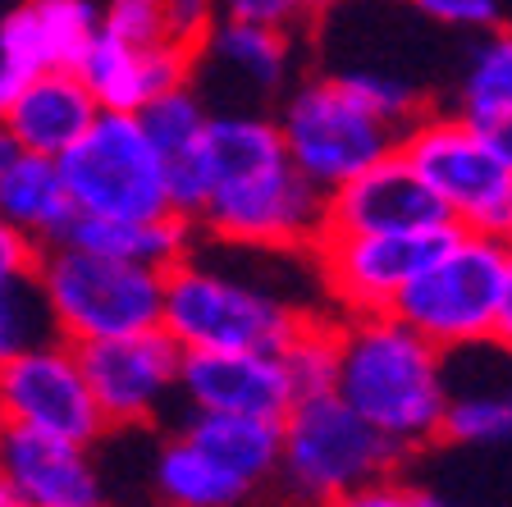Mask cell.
<instances>
[{
	"instance_id": "6da1fadb",
	"label": "cell",
	"mask_w": 512,
	"mask_h": 507,
	"mask_svg": "<svg viewBox=\"0 0 512 507\" xmlns=\"http://www.w3.org/2000/svg\"><path fill=\"white\" fill-rule=\"evenodd\" d=\"M206 201L197 229L238 252H311L325 233V192L298 174L266 110H220L202 133Z\"/></svg>"
},
{
	"instance_id": "7a4b0ae2",
	"label": "cell",
	"mask_w": 512,
	"mask_h": 507,
	"mask_svg": "<svg viewBox=\"0 0 512 507\" xmlns=\"http://www.w3.org/2000/svg\"><path fill=\"white\" fill-rule=\"evenodd\" d=\"M334 393L357 416L416 453L444 434L448 357L394 311L334 320Z\"/></svg>"
},
{
	"instance_id": "3957f363",
	"label": "cell",
	"mask_w": 512,
	"mask_h": 507,
	"mask_svg": "<svg viewBox=\"0 0 512 507\" xmlns=\"http://www.w3.org/2000/svg\"><path fill=\"white\" fill-rule=\"evenodd\" d=\"M311 316L316 311L288 302L279 288L197 252L165 270L160 329L183 352H284Z\"/></svg>"
},
{
	"instance_id": "277c9868",
	"label": "cell",
	"mask_w": 512,
	"mask_h": 507,
	"mask_svg": "<svg viewBox=\"0 0 512 507\" xmlns=\"http://www.w3.org/2000/svg\"><path fill=\"white\" fill-rule=\"evenodd\" d=\"M279 471L275 485L298 507H330L339 494L380 476H398L407 448L357 416L339 393L298 398L279 421Z\"/></svg>"
},
{
	"instance_id": "5b68a950",
	"label": "cell",
	"mask_w": 512,
	"mask_h": 507,
	"mask_svg": "<svg viewBox=\"0 0 512 507\" xmlns=\"http://www.w3.org/2000/svg\"><path fill=\"white\" fill-rule=\"evenodd\" d=\"M32 284H37V297L51 320V334L74 348L160 329V311H165V270L110 261V256L69 243L37 252Z\"/></svg>"
},
{
	"instance_id": "8992f818",
	"label": "cell",
	"mask_w": 512,
	"mask_h": 507,
	"mask_svg": "<svg viewBox=\"0 0 512 507\" xmlns=\"http://www.w3.org/2000/svg\"><path fill=\"white\" fill-rule=\"evenodd\" d=\"M508 256L512 247L499 238L453 229V238L407 279L394 302V316L407 320L421 338H430L439 352L485 343L499 316Z\"/></svg>"
},
{
	"instance_id": "52a82bcc",
	"label": "cell",
	"mask_w": 512,
	"mask_h": 507,
	"mask_svg": "<svg viewBox=\"0 0 512 507\" xmlns=\"http://www.w3.org/2000/svg\"><path fill=\"white\" fill-rule=\"evenodd\" d=\"M275 124L288 160L320 192H334L352 174L371 169L375 160L394 156L403 142V128L362 106L339 74H311L293 83L279 96Z\"/></svg>"
},
{
	"instance_id": "ba28073f",
	"label": "cell",
	"mask_w": 512,
	"mask_h": 507,
	"mask_svg": "<svg viewBox=\"0 0 512 507\" xmlns=\"http://www.w3.org/2000/svg\"><path fill=\"white\" fill-rule=\"evenodd\" d=\"M398 151L435 188L458 229L485 233L512 247V169L462 110L444 115L430 106L403 133Z\"/></svg>"
},
{
	"instance_id": "9c48e42d",
	"label": "cell",
	"mask_w": 512,
	"mask_h": 507,
	"mask_svg": "<svg viewBox=\"0 0 512 507\" xmlns=\"http://www.w3.org/2000/svg\"><path fill=\"white\" fill-rule=\"evenodd\" d=\"M60 174L74 197V211L106 220H156L170 215L165 160L151 147L133 110H101L87 133L64 151Z\"/></svg>"
},
{
	"instance_id": "30bf717a",
	"label": "cell",
	"mask_w": 512,
	"mask_h": 507,
	"mask_svg": "<svg viewBox=\"0 0 512 507\" xmlns=\"http://www.w3.org/2000/svg\"><path fill=\"white\" fill-rule=\"evenodd\" d=\"M0 425L42 430L83 448L106 434V416L92 398L74 343L46 334L42 343L0 361Z\"/></svg>"
},
{
	"instance_id": "8fae6325",
	"label": "cell",
	"mask_w": 512,
	"mask_h": 507,
	"mask_svg": "<svg viewBox=\"0 0 512 507\" xmlns=\"http://www.w3.org/2000/svg\"><path fill=\"white\" fill-rule=\"evenodd\" d=\"M453 229L458 224L416 233H325L311 256L339 316H371L394 311L407 279L453 238Z\"/></svg>"
},
{
	"instance_id": "7c38bea8",
	"label": "cell",
	"mask_w": 512,
	"mask_h": 507,
	"mask_svg": "<svg viewBox=\"0 0 512 507\" xmlns=\"http://www.w3.org/2000/svg\"><path fill=\"white\" fill-rule=\"evenodd\" d=\"M92 398L106 416V430H138L151 425L179 398V361L183 348L165 329L119 334L78 348Z\"/></svg>"
},
{
	"instance_id": "4fadbf2b",
	"label": "cell",
	"mask_w": 512,
	"mask_h": 507,
	"mask_svg": "<svg viewBox=\"0 0 512 507\" xmlns=\"http://www.w3.org/2000/svg\"><path fill=\"white\" fill-rule=\"evenodd\" d=\"M293 78V32L261 23L215 19L192 51V87L206 106L220 110H266V101L288 92Z\"/></svg>"
},
{
	"instance_id": "5bb4252c",
	"label": "cell",
	"mask_w": 512,
	"mask_h": 507,
	"mask_svg": "<svg viewBox=\"0 0 512 507\" xmlns=\"http://www.w3.org/2000/svg\"><path fill=\"white\" fill-rule=\"evenodd\" d=\"M448 224H453L448 206L403 151L375 160L371 169L325 192V233H416L448 229Z\"/></svg>"
},
{
	"instance_id": "9a60e30c",
	"label": "cell",
	"mask_w": 512,
	"mask_h": 507,
	"mask_svg": "<svg viewBox=\"0 0 512 507\" xmlns=\"http://www.w3.org/2000/svg\"><path fill=\"white\" fill-rule=\"evenodd\" d=\"M0 480L19 507H106L92 448L0 425Z\"/></svg>"
},
{
	"instance_id": "2e32d148",
	"label": "cell",
	"mask_w": 512,
	"mask_h": 507,
	"mask_svg": "<svg viewBox=\"0 0 512 507\" xmlns=\"http://www.w3.org/2000/svg\"><path fill=\"white\" fill-rule=\"evenodd\" d=\"M179 402L188 412H243L284 421L298 393L279 352H183Z\"/></svg>"
},
{
	"instance_id": "e0dca14e",
	"label": "cell",
	"mask_w": 512,
	"mask_h": 507,
	"mask_svg": "<svg viewBox=\"0 0 512 507\" xmlns=\"http://www.w3.org/2000/svg\"><path fill=\"white\" fill-rule=\"evenodd\" d=\"M74 74L83 78V87L96 96L101 110H138L151 96L192 83V46L160 42L142 51L110 32H96L83 60L74 64Z\"/></svg>"
},
{
	"instance_id": "ac0fdd59",
	"label": "cell",
	"mask_w": 512,
	"mask_h": 507,
	"mask_svg": "<svg viewBox=\"0 0 512 507\" xmlns=\"http://www.w3.org/2000/svg\"><path fill=\"white\" fill-rule=\"evenodd\" d=\"M96 115H101V106L74 69H42L0 110V124L10 128L23 151L55 160L83 138Z\"/></svg>"
},
{
	"instance_id": "d6986e66",
	"label": "cell",
	"mask_w": 512,
	"mask_h": 507,
	"mask_svg": "<svg viewBox=\"0 0 512 507\" xmlns=\"http://www.w3.org/2000/svg\"><path fill=\"white\" fill-rule=\"evenodd\" d=\"M60 243L83 247V252H96V256H110V261L174 270L183 256L197 252V224L174 211L156 215V220H106V215L78 211Z\"/></svg>"
},
{
	"instance_id": "ffe728a7",
	"label": "cell",
	"mask_w": 512,
	"mask_h": 507,
	"mask_svg": "<svg viewBox=\"0 0 512 507\" xmlns=\"http://www.w3.org/2000/svg\"><path fill=\"white\" fill-rule=\"evenodd\" d=\"M74 197L64 188L60 160L51 156H32L23 151L5 179H0V220L14 224V229L37 247H55L74 220Z\"/></svg>"
},
{
	"instance_id": "44dd1931",
	"label": "cell",
	"mask_w": 512,
	"mask_h": 507,
	"mask_svg": "<svg viewBox=\"0 0 512 507\" xmlns=\"http://www.w3.org/2000/svg\"><path fill=\"white\" fill-rule=\"evenodd\" d=\"M151 489L165 507H243L256 494L243 476L197 448L183 430L170 434L151 457Z\"/></svg>"
},
{
	"instance_id": "7402d4cb",
	"label": "cell",
	"mask_w": 512,
	"mask_h": 507,
	"mask_svg": "<svg viewBox=\"0 0 512 507\" xmlns=\"http://www.w3.org/2000/svg\"><path fill=\"white\" fill-rule=\"evenodd\" d=\"M179 430L197 448L220 457L234 476H243L256 494L266 485H275L279 439H284L279 421H270V416H243V412H188V421Z\"/></svg>"
},
{
	"instance_id": "603a6c76",
	"label": "cell",
	"mask_w": 512,
	"mask_h": 507,
	"mask_svg": "<svg viewBox=\"0 0 512 507\" xmlns=\"http://www.w3.org/2000/svg\"><path fill=\"white\" fill-rule=\"evenodd\" d=\"M448 444L462 448H494L512 444V380L499 384H453L448 380L444 402V434Z\"/></svg>"
},
{
	"instance_id": "cb8c5ba5",
	"label": "cell",
	"mask_w": 512,
	"mask_h": 507,
	"mask_svg": "<svg viewBox=\"0 0 512 507\" xmlns=\"http://www.w3.org/2000/svg\"><path fill=\"white\" fill-rule=\"evenodd\" d=\"M133 115L147 128V138H151V147L160 151V160H174V156L197 151V142H202L215 110L206 106V96L197 92V87L183 83V87H174V92L151 96L147 106H138Z\"/></svg>"
},
{
	"instance_id": "d4e9b609",
	"label": "cell",
	"mask_w": 512,
	"mask_h": 507,
	"mask_svg": "<svg viewBox=\"0 0 512 507\" xmlns=\"http://www.w3.org/2000/svg\"><path fill=\"white\" fill-rule=\"evenodd\" d=\"M462 115H485V110H512V23L480 32L476 51L467 60V74L458 87Z\"/></svg>"
},
{
	"instance_id": "484cf974",
	"label": "cell",
	"mask_w": 512,
	"mask_h": 507,
	"mask_svg": "<svg viewBox=\"0 0 512 507\" xmlns=\"http://www.w3.org/2000/svg\"><path fill=\"white\" fill-rule=\"evenodd\" d=\"M51 69H74L101 32V0H28Z\"/></svg>"
},
{
	"instance_id": "4316f807",
	"label": "cell",
	"mask_w": 512,
	"mask_h": 507,
	"mask_svg": "<svg viewBox=\"0 0 512 507\" xmlns=\"http://www.w3.org/2000/svg\"><path fill=\"white\" fill-rule=\"evenodd\" d=\"M42 69H51V60H46V42L37 32V19H32L28 0H23V5H14L0 19V110L10 106L14 96L23 92V83L37 78Z\"/></svg>"
},
{
	"instance_id": "83f0119b",
	"label": "cell",
	"mask_w": 512,
	"mask_h": 507,
	"mask_svg": "<svg viewBox=\"0 0 512 507\" xmlns=\"http://www.w3.org/2000/svg\"><path fill=\"white\" fill-rule=\"evenodd\" d=\"M284 370L293 380L298 398L311 393H330L334 389V357H339V343H334V316H311L298 334L284 343Z\"/></svg>"
},
{
	"instance_id": "f1b7e54d",
	"label": "cell",
	"mask_w": 512,
	"mask_h": 507,
	"mask_svg": "<svg viewBox=\"0 0 512 507\" xmlns=\"http://www.w3.org/2000/svg\"><path fill=\"white\" fill-rule=\"evenodd\" d=\"M339 78L362 106H371L375 115L389 119V124H398L403 133L430 110V101H426L421 87L407 83V78H398V74H384V69H339Z\"/></svg>"
},
{
	"instance_id": "f546056e",
	"label": "cell",
	"mask_w": 512,
	"mask_h": 507,
	"mask_svg": "<svg viewBox=\"0 0 512 507\" xmlns=\"http://www.w3.org/2000/svg\"><path fill=\"white\" fill-rule=\"evenodd\" d=\"M46 334H51V320H46V307L37 297V284L32 279L0 284V361L42 343Z\"/></svg>"
},
{
	"instance_id": "4dcf8cb0",
	"label": "cell",
	"mask_w": 512,
	"mask_h": 507,
	"mask_svg": "<svg viewBox=\"0 0 512 507\" xmlns=\"http://www.w3.org/2000/svg\"><path fill=\"white\" fill-rule=\"evenodd\" d=\"M101 32L128 46H142V51L170 42L165 0H101Z\"/></svg>"
},
{
	"instance_id": "1f68e13d",
	"label": "cell",
	"mask_w": 512,
	"mask_h": 507,
	"mask_svg": "<svg viewBox=\"0 0 512 507\" xmlns=\"http://www.w3.org/2000/svg\"><path fill=\"white\" fill-rule=\"evenodd\" d=\"M421 19L462 32H490L503 23V0H407Z\"/></svg>"
},
{
	"instance_id": "d6a6232c",
	"label": "cell",
	"mask_w": 512,
	"mask_h": 507,
	"mask_svg": "<svg viewBox=\"0 0 512 507\" xmlns=\"http://www.w3.org/2000/svg\"><path fill=\"white\" fill-rule=\"evenodd\" d=\"M215 10H220V19L261 23V28H284V32H298L311 19L302 10V0H215Z\"/></svg>"
},
{
	"instance_id": "836d02e7",
	"label": "cell",
	"mask_w": 512,
	"mask_h": 507,
	"mask_svg": "<svg viewBox=\"0 0 512 507\" xmlns=\"http://www.w3.org/2000/svg\"><path fill=\"white\" fill-rule=\"evenodd\" d=\"M330 507H439V498L426 494V489L403 485L398 476H380V480H366V485L339 494Z\"/></svg>"
},
{
	"instance_id": "e575fe53",
	"label": "cell",
	"mask_w": 512,
	"mask_h": 507,
	"mask_svg": "<svg viewBox=\"0 0 512 507\" xmlns=\"http://www.w3.org/2000/svg\"><path fill=\"white\" fill-rule=\"evenodd\" d=\"M215 19H220L215 0H165L170 42H183V46H192V51H197V42H202L206 32H211Z\"/></svg>"
},
{
	"instance_id": "d590c367",
	"label": "cell",
	"mask_w": 512,
	"mask_h": 507,
	"mask_svg": "<svg viewBox=\"0 0 512 507\" xmlns=\"http://www.w3.org/2000/svg\"><path fill=\"white\" fill-rule=\"evenodd\" d=\"M37 252L42 247L28 243L14 224L0 220V284H14V279H32L37 270Z\"/></svg>"
},
{
	"instance_id": "8d00e7d4",
	"label": "cell",
	"mask_w": 512,
	"mask_h": 507,
	"mask_svg": "<svg viewBox=\"0 0 512 507\" xmlns=\"http://www.w3.org/2000/svg\"><path fill=\"white\" fill-rule=\"evenodd\" d=\"M467 119L485 133V142H490L503 165L512 169V110H485V115H467Z\"/></svg>"
},
{
	"instance_id": "74e56055",
	"label": "cell",
	"mask_w": 512,
	"mask_h": 507,
	"mask_svg": "<svg viewBox=\"0 0 512 507\" xmlns=\"http://www.w3.org/2000/svg\"><path fill=\"white\" fill-rule=\"evenodd\" d=\"M490 338L503 352H512V256H508V275H503V297H499V316H494Z\"/></svg>"
},
{
	"instance_id": "f35d334b",
	"label": "cell",
	"mask_w": 512,
	"mask_h": 507,
	"mask_svg": "<svg viewBox=\"0 0 512 507\" xmlns=\"http://www.w3.org/2000/svg\"><path fill=\"white\" fill-rule=\"evenodd\" d=\"M19 156H23V147H19V142H14V133H10V128L0 124V179H5V169H10Z\"/></svg>"
},
{
	"instance_id": "ab89813d",
	"label": "cell",
	"mask_w": 512,
	"mask_h": 507,
	"mask_svg": "<svg viewBox=\"0 0 512 507\" xmlns=\"http://www.w3.org/2000/svg\"><path fill=\"white\" fill-rule=\"evenodd\" d=\"M334 5H343V0H302V10L316 19V14H325V10H334Z\"/></svg>"
},
{
	"instance_id": "60d3db41",
	"label": "cell",
	"mask_w": 512,
	"mask_h": 507,
	"mask_svg": "<svg viewBox=\"0 0 512 507\" xmlns=\"http://www.w3.org/2000/svg\"><path fill=\"white\" fill-rule=\"evenodd\" d=\"M0 507H19V503H14V494L5 489V480H0Z\"/></svg>"
},
{
	"instance_id": "b9f144b4",
	"label": "cell",
	"mask_w": 512,
	"mask_h": 507,
	"mask_svg": "<svg viewBox=\"0 0 512 507\" xmlns=\"http://www.w3.org/2000/svg\"><path fill=\"white\" fill-rule=\"evenodd\" d=\"M439 507H453V503H444V498H439Z\"/></svg>"
}]
</instances>
